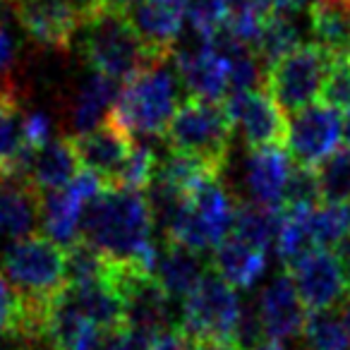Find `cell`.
I'll list each match as a JSON object with an SVG mask.
<instances>
[{
	"instance_id": "21",
	"label": "cell",
	"mask_w": 350,
	"mask_h": 350,
	"mask_svg": "<svg viewBox=\"0 0 350 350\" xmlns=\"http://www.w3.org/2000/svg\"><path fill=\"white\" fill-rule=\"evenodd\" d=\"M211 267L233 288L247 291L262 278L264 269H267V250L254 247L252 243L233 233L214 247Z\"/></svg>"
},
{
	"instance_id": "29",
	"label": "cell",
	"mask_w": 350,
	"mask_h": 350,
	"mask_svg": "<svg viewBox=\"0 0 350 350\" xmlns=\"http://www.w3.org/2000/svg\"><path fill=\"white\" fill-rule=\"evenodd\" d=\"M310 233L314 247H336L350 235V202H324L310 209Z\"/></svg>"
},
{
	"instance_id": "43",
	"label": "cell",
	"mask_w": 350,
	"mask_h": 350,
	"mask_svg": "<svg viewBox=\"0 0 350 350\" xmlns=\"http://www.w3.org/2000/svg\"><path fill=\"white\" fill-rule=\"evenodd\" d=\"M195 350H245L233 340H204V343H195Z\"/></svg>"
},
{
	"instance_id": "16",
	"label": "cell",
	"mask_w": 350,
	"mask_h": 350,
	"mask_svg": "<svg viewBox=\"0 0 350 350\" xmlns=\"http://www.w3.org/2000/svg\"><path fill=\"white\" fill-rule=\"evenodd\" d=\"M291 170V156L283 146H259L250 151L245 161V185L252 202L281 209Z\"/></svg>"
},
{
	"instance_id": "6",
	"label": "cell",
	"mask_w": 350,
	"mask_h": 350,
	"mask_svg": "<svg viewBox=\"0 0 350 350\" xmlns=\"http://www.w3.org/2000/svg\"><path fill=\"white\" fill-rule=\"evenodd\" d=\"M233 122L226 113L224 101L187 96L175 108L163 139L168 149L200 154L226 165L233 142Z\"/></svg>"
},
{
	"instance_id": "11",
	"label": "cell",
	"mask_w": 350,
	"mask_h": 350,
	"mask_svg": "<svg viewBox=\"0 0 350 350\" xmlns=\"http://www.w3.org/2000/svg\"><path fill=\"white\" fill-rule=\"evenodd\" d=\"M293 283L310 312L340 305L350 291V278L334 250L314 247L288 264Z\"/></svg>"
},
{
	"instance_id": "8",
	"label": "cell",
	"mask_w": 350,
	"mask_h": 350,
	"mask_svg": "<svg viewBox=\"0 0 350 350\" xmlns=\"http://www.w3.org/2000/svg\"><path fill=\"white\" fill-rule=\"evenodd\" d=\"M331 55L324 46L300 44L293 53L278 60L264 79V89L278 101L283 111L297 113L314 103L321 94L326 72H329Z\"/></svg>"
},
{
	"instance_id": "3",
	"label": "cell",
	"mask_w": 350,
	"mask_h": 350,
	"mask_svg": "<svg viewBox=\"0 0 350 350\" xmlns=\"http://www.w3.org/2000/svg\"><path fill=\"white\" fill-rule=\"evenodd\" d=\"M0 273L27 305L51 307L68 288L65 247L39 233L12 240L10 247L0 252Z\"/></svg>"
},
{
	"instance_id": "32",
	"label": "cell",
	"mask_w": 350,
	"mask_h": 350,
	"mask_svg": "<svg viewBox=\"0 0 350 350\" xmlns=\"http://www.w3.org/2000/svg\"><path fill=\"white\" fill-rule=\"evenodd\" d=\"M305 338L312 350H350V334L331 310H317L307 317Z\"/></svg>"
},
{
	"instance_id": "47",
	"label": "cell",
	"mask_w": 350,
	"mask_h": 350,
	"mask_svg": "<svg viewBox=\"0 0 350 350\" xmlns=\"http://www.w3.org/2000/svg\"><path fill=\"white\" fill-rule=\"evenodd\" d=\"M137 3L139 0H106V5H111L113 10H120V12H130Z\"/></svg>"
},
{
	"instance_id": "14",
	"label": "cell",
	"mask_w": 350,
	"mask_h": 350,
	"mask_svg": "<svg viewBox=\"0 0 350 350\" xmlns=\"http://www.w3.org/2000/svg\"><path fill=\"white\" fill-rule=\"evenodd\" d=\"M175 70L187 94L206 101H224L230 92V63L209 41L175 51Z\"/></svg>"
},
{
	"instance_id": "41",
	"label": "cell",
	"mask_w": 350,
	"mask_h": 350,
	"mask_svg": "<svg viewBox=\"0 0 350 350\" xmlns=\"http://www.w3.org/2000/svg\"><path fill=\"white\" fill-rule=\"evenodd\" d=\"M151 350H195V340L183 326H168L151 338Z\"/></svg>"
},
{
	"instance_id": "25",
	"label": "cell",
	"mask_w": 350,
	"mask_h": 350,
	"mask_svg": "<svg viewBox=\"0 0 350 350\" xmlns=\"http://www.w3.org/2000/svg\"><path fill=\"white\" fill-rule=\"evenodd\" d=\"M310 29L329 53H350V5L343 0H310Z\"/></svg>"
},
{
	"instance_id": "31",
	"label": "cell",
	"mask_w": 350,
	"mask_h": 350,
	"mask_svg": "<svg viewBox=\"0 0 350 350\" xmlns=\"http://www.w3.org/2000/svg\"><path fill=\"white\" fill-rule=\"evenodd\" d=\"M321 202H350V146L331 151L314 165Z\"/></svg>"
},
{
	"instance_id": "20",
	"label": "cell",
	"mask_w": 350,
	"mask_h": 350,
	"mask_svg": "<svg viewBox=\"0 0 350 350\" xmlns=\"http://www.w3.org/2000/svg\"><path fill=\"white\" fill-rule=\"evenodd\" d=\"M44 192L31 183H0V235L20 240L36 233Z\"/></svg>"
},
{
	"instance_id": "44",
	"label": "cell",
	"mask_w": 350,
	"mask_h": 350,
	"mask_svg": "<svg viewBox=\"0 0 350 350\" xmlns=\"http://www.w3.org/2000/svg\"><path fill=\"white\" fill-rule=\"evenodd\" d=\"M307 0H273V10L286 12V15H295L297 10L305 8Z\"/></svg>"
},
{
	"instance_id": "19",
	"label": "cell",
	"mask_w": 350,
	"mask_h": 350,
	"mask_svg": "<svg viewBox=\"0 0 350 350\" xmlns=\"http://www.w3.org/2000/svg\"><path fill=\"white\" fill-rule=\"evenodd\" d=\"M87 204L89 202L72 185L46 192L41 197V228H44V235H49L60 247H70L75 240H79Z\"/></svg>"
},
{
	"instance_id": "22",
	"label": "cell",
	"mask_w": 350,
	"mask_h": 350,
	"mask_svg": "<svg viewBox=\"0 0 350 350\" xmlns=\"http://www.w3.org/2000/svg\"><path fill=\"white\" fill-rule=\"evenodd\" d=\"M79 170H82V163H79L72 137H53L49 144L36 151L31 185H36L41 192L60 190L72 183Z\"/></svg>"
},
{
	"instance_id": "48",
	"label": "cell",
	"mask_w": 350,
	"mask_h": 350,
	"mask_svg": "<svg viewBox=\"0 0 350 350\" xmlns=\"http://www.w3.org/2000/svg\"><path fill=\"white\" fill-rule=\"evenodd\" d=\"M252 350H286V348H283L278 340H264V343H259L257 348H252Z\"/></svg>"
},
{
	"instance_id": "37",
	"label": "cell",
	"mask_w": 350,
	"mask_h": 350,
	"mask_svg": "<svg viewBox=\"0 0 350 350\" xmlns=\"http://www.w3.org/2000/svg\"><path fill=\"white\" fill-rule=\"evenodd\" d=\"M17 113H20V94L0 92V161H5L22 139Z\"/></svg>"
},
{
	"instance_id": "1",
	"label": "cell",
	"mask_w": 350,
	"mask_h": 350,
	"mask_svg": "<svg viewBox=\"0 0 350 350\" xmlns=\"http://www.w3.org/2000/svg\"><path fill=\"white\" fill-rule=\"evenodd\" d=\"M151 228L154 214L146 192L108 185L87 204L82 238L101 250L111 262L154 273L159 247L151 240Z\"/></svg>"
},
{
	"instance_id": "13",
	"label": "cell",
	"mask_w": 350,
	"mask_h": 350,
	"mask_svg": "<svg viewBox=\"0 0 350 350\" xmlns=\"http://www.w3.org/2000/svg\"><path fill=\"white\" fill-rule=\"evenodd\" d=\"M257 317L267 340H288L305 334L307 324V305L302 302L291 273L276 276L262 291L257 302Z\"/></svg>"
},
{
	"instance_id": "52",
	"label": "cell",
	"mask_w": 350,
	"mask_h": 350,
	"mask_svg": "<svg viewBox=\"0 0 350 350\" xmlns=\"http://www.w3.org/2000/svg\"><path fill=\"white\" fill-rule=\"evenodd\" d=\"M79 5H82V10H87L89 5H92V3H96V0H77Z\"/></svg>"
},
{
	"instance_id": "23",
	"label": "cell",
	"mask_w": 350,
	"mask_h": 350,
	"mask_svg": "<svg viewBox=\"0 0 350 350\" xmlns=\"http://www.w3.org/2000/svg\"><path fill=\"white\" fill-rule=\"evenodd\" d=\"M226 165L216 163V161L206 159L200 154H190V151H178L168 149V154L159 161V173L156 178L165 180L168 185L178 187L180 192L190 195L200 185L209 180H219L224 175Z\"/></svg>"
},
{
	"instance_id": "26",
	"label": "cell",
	"mask_w": 350,
	"mask_h": 350,
	"mask_svg": "<svg viewBox=\"0 0 350 350\" xmlns=\"http://www.w3.org/2000/svg\"><path fill=\"white\" fill-rule=\"evenodd\" d=\"M283 221V206H264L257 202H243L238 200L235 206V221H233V233L240 235L243 240L252 243L254 247L269 250L276 245L278 230H281Z\"/></svg>"
},
{
	"instance_id": "50",
	"label": "cell",
	"mask_w": 350,
	"mask_h": 350,
	"mask_svg": "<svg viewBox=\"0 0 350 350\" xmlns=\"http://www.w3.org/2000/svg\"><path fill=\"white\" fill-rule=\"evenodd\" d=\"M161 3H168V5L180 8V10H185V8H187V0H161Z\"/></svg>"
},
{
	"instance_id": "2",
	"label": "cell",
	"mask_w": 350,
	"mask_h": 350,
	"mask_svg": "<svg viewBox=\"0 0 350 350\" xmlns=\"http://www.w3.org/2000/svg\"><path fill=\"white\" fill-rule=\"evenodd\" d=\"M79 39L82 55L94 72L106 75L116 82L125 84L146 70L165 65L144 46L127 12L113 10L106 5V0H96L84 10Z\"/></svg>"
},
{
	"instance_id": "28",
	"label": "cell",
	"mask_w": 350,
	"mask_h": 350,
	"mask_svg": "<svg viewBox=\"0 0 350 350\" xmlns=\"http://www.w3.org/2000/svg\"><path fill=\"white\" fill-rule=\"evenodd\" d=\"M113 262L94 247L89 240L79 238L70 247H65V276L68 286H79V283H94L111 278Z\"/></svg>"
},
{
	"instance_id": "51",
	"label": "cell",
	"mask_w": 350,
	"mask_h": 350,
	"mask_svg": "<svg viewBox=\"0 0 350 350\" xmlns=\"http://www.w3.org/2000/svg\"><path fill=\"white\" fill-rule=\"evenodd\" d=\"M15 3H17V0H0V10H3V8H8V5L15 8Z\"/></svg>"
},
{
	"instance_id": "9",
	"label": "cell",
	"mask_w": 350,
	"mask_h": 350,
	"mask_svg": "<svg viewBox=\"0 0 350 350\" xmlns=\"http://www.w3.org/2000/svg\"><path fill=\"white\" fill-rule=\"evenodd\" d=\"M224 106L250 149L288 144V122L283 108L264 87L228 94Z\"/></svg>"
},
{
	"instance_id": "40",
	"label": "cell",
	"mask_w": 350,
	"mask_h": 350,
	"mask_svg": "<svg viewBox=\"0 0 350 350\" xmlns=\"http://www.w3.org/2000/svg\"><path fill=\"white\" fill-rule=\"evenodd\" d=\"M17 60V46L10 29L0 22V92H17V84L12 79V68Z\"/></svg>"
},
{
	"instance_id": "45",
	"label": "cell",
	"mask_w": 350,
	"mask_h": 350,
	"mask_svg": "<svg viewBox=\"0 0 350 350\" xmlns=\"http://www.w3.org/2000/svg\"><path fill=\"white\" fill-rule=\"evenodd\" d=\"M334 252L338 254L340 264H343L345 273H348V278H350V235H348V238H343L338 245H336V247H334Z\"/></svg>"
},
{
	"instance_id": "17",
	"label": "cell",
	"mask_w": 350,
	"mask_h": 350,
	"mask_svg": "<svg viewBox=\"0 0 350 350\" xmlns=\"http://www.w3.org/2000/svg\"><path fill=\"white\" fill-rule=\"evenodd\" d=\"M72 139L82 168L98 173L106 183L120 168V163L127 159L132 149V137L122 127H118L111 118H106L94 130L79 132Z\"/></svg>"
},
{
	"instance_id": "4",
	"label": "cell",
	"mask_w": 350,
	"mask_h": 350,
	"mask_svg": "<svg viewBox=\"0 0 350 350\" xmlns=\"http://www.w3.org/2000/svg\"><path fill=\"white\" fill-rule=\"evenodd\" d=\"M175 98V82L161 65L122 84L108 118L130 137H163L178 108Z\"/></svg>"
},
{
	"instance_id": "10",
	"label": "cell",
	"mask_w": 350,
	"mask_h": 350,
	"mask_svg": "<svg viewBox=\"0 0 350 350\" xmlns=\"http://www.w3.org/2000/svg\"><path fill=\"white\" fill-rule=\"evenodd\" d=\"M12 10L27 39L49 51H68L84 22L77 0H17Z\"/></svg>"
},
{
	"instance_id": "7",
	"label": "cell",
	"mask_w": 350,
	"mask_h": 350,
	"mask_svg": "<svg viewBox=\"0 0 350 350\" xmlns=\"http://www.w3.org/2000/svg\"><path fill=\"white\" fill-rule=\"evenodd\" d=\"M243 307L235 288L219 271H206L200 286L183 300V329L195 343L238 338Z\"/></svg>"
},
{
	"instance_id": "42",
	"label": "cell",
	"mask_w": 350,
	"mask_h": 350,
	"mask_svg": "<svg viewBox=\"0 0 350 350\" xmlns=\"http://www.w3.org/2000/svg\"><path fill=\"white\" fill-rule=\"evenodd\" d=\"M233 10H247L257 12V15H271L273 12V0H228Z\"/></svg>"
},
{
	"instance_id": "27",
	"label": "cell",
	"mask_w": 350,
	"mask_h": 350,
	"mask_svg": "<svg viewBox=\"0 0 350 350\" xmlns=\"http://www.w3.org/2000/svg\"><path fill=\"white\" fill-rule=\"evenodd\" d=\"M297 46H300V29L295 22L286 12H271L264 22L259 41L254 44V53H257L264 72H269L278 60L293 53Z\"/></svg>"
},
{
	"instance_id": "5",
	"label": "cell",
	"mask_w": 350,
	"mask_h": 350,
	"mask_svg": "<svg viewBox=\"0 0 350 350\" xmlns=\"http://www.w3.org/2000/svg\"><path fill=\"white\" fill-rule=\"evenodd\" d=\"M235 206L238 200L221 185V178L204 183L187 195V204L165 228L163 240L204 254L228 238V230H233Z\"/></svg>"
},
{
	"instance_id": "49",
	"label": "cell",
	"mask_w": 350,
	"mask_h": 350,
	"mask_svg": "<svg viewBox=\"0 0 350 350\" xmlns=\"http://www.w3.org/2000/svg\"><path fill=\"white\" fill-rule=\"evenodd\" d=\"M343 137L350 146V108H345V118H343Z\"/></svg>"
},
{
	"instance_id": "12",
	"label": "cell",
	"mask_w": 350,
	"mask_h": 350,
	"mask_svg": "<svg viewBox=\"0 0 350 350\" xmlns=\"http://www.w3.org/2000/svg\"><path fill=\"white\" fill-rule=\"evenodd\" d=\"M343 122L338 118V108L326 103H310L302 111L293 113L288 125V146L295 163L314 168L331 151L338 149Z\"/></svg>"
},
{
	"instance_id": "33",
	"label": "cell",
	"mask_w": 350,
	"mask_h": 350,
	"mask_svg": "<svg viewBox=\"0 0 350 350\" xmlns=\"http://www.w3.org/2000/svg\"><path fill=\"white\" fill-rule=\"evenodd\" d=\"M185 15L200 39L209 41L230 15L228 0H187Z\"/></svg>"
},
{
	"instance_id": "38",
	"label": "cell",
	"mask_w": 350,
	"mask_h": 350,
	"mask_svg": "<svg viewBox=\"0 0 350 350\" xmlns=\"http://www.w3.org/2000/svg\"><path fill=\"white\" fill-rule=\"evenodd\" d=\"M20 135L27 144L36 146V149L49 144V142L53 139V137H51L53 135V122H51L49 113H44V111L25 113L20 120Z\"/></svg>"
},
{
	"instance_id": "18",
	"label": "cell",
	"mask_w": 350,
	"mask_h": 350,
	"mask_svg": "<svg viewBox=\"0 0 350 350\" xmlns=\"http://www.w3.org/2000/svg\"><path fill=\"white\" fill-rule=\"evenodd\" d=\"M163 243L165 245L159 252L154 276L170 300H185L206 276L209 264L202 257V252H195L185 245L168 243V240Z\"/></svg>"
},
{
	"instance_id": "15",
	"label": "cell",
	"mask_w": 350,
	"mask_h": 350,
	"mask_svg": "<svg viewBox=\"0 0 350 350\" xmlns=\"http://www.w3.org/2000/svg\"><path fill=\"white\" fill-rule=\"evenodd\" d=\"M127 17H130L139 39L144 41V46L161 63L173 58L178 51L183 22H185V10L161 3V0H139L127 12Z\"/></svg>"
},
{
	"instance_id": "24",
	"label": "cell",
	"mask_w": 350,
	"mask_h": 350,
	"mask_svg": "<svg viewBox=\"0 0 350 350\" xmlns=\"http://www.w3.org/2000/svg\"><path fill=\"white\" fill-rule=\"evenodd\" d=\"M118 94H120V82L101 72H94L82 84V89L72 101V125L77 135L94 130L96 125H101V120H106Z\"/></svg>"
},
{
	"instance_id": "35",
	"label": "cell",
	"mask_w": 350,
	"mask_h": 350,
	"mask_svg": "<svg viewBox=\"0 0 350 350\" xmlns=\"http://www.w3.org/2000/svg\"><path fill=\"white\" fill-rule=\"evenodd\" d=\"M321 101L334 108H350V53L331 55L329 72L321 87Z\"/></svg>"
},
{
	"instance_id": "36",
	"label": "cell",
	"mask_w": 350,
	"mask_h": 350,
	"mask_svg": "<svg viewBox=\"0 0 350 350\" xmlns=\"http://www.w3.org/2000/svg\"><path fill=\"white\" fill-rule=\"evenodd\" d=\"M25 321V300L0 273V338H20Z\"/></svg>"
},
{
	"instance_id": "34",
	"label": "cell",
	"mask_w": 350,
	"mask_h": 350,
	"mask_svg": "<svg viewBox=\"0 0 350 350\" xmlns=\"http://www.w3.org/2000/svg\"><path fill=\"white\" fill-rule=\"evenodd\" d=\"M319 202H321V190H319L317 170L310 168V165L295 163V168L291 170V178L286 183L283 206H291V209H312Z\"/></svg>"
},
{
	"instance_id": "39",
	"label": "cell",
	"mask_w": 350,
	"mask_h": 350,
	"mask_svg": "<svg viewBox=\"0 0 350 350\" xmlns=\"http://www.w3.org/2000/svg\"><path fill=\"white\" fill-rule=\"evenodd\" d=\"M103 350H151V336L122 324L103 334Z\"/></svg>"
},
{
	"instance_id": "46",
	"label": "cell",
	"mask_w": 350,
	"mask_h": 350,
	"mask_svg": "<svg viewBox=\"0 0 350 350\" xmlns=\"http://www.w3.org/2000/svg\"><path fill=\"white\" fill-rule=\"evenodd\" d=\"M338 317H340V321H343V326H345V331L350 334V291H348V295L340 300V305H338Z\"/></svg>"
},
{
	"instance_id": "30",
	"label": "cell",
	"mask_w": 350,
	"mask_h": 350,
	"mask_svg": "<svg viewBox=\"0 0 350 350\" xmlns=\"http://www.w3.org/2000/svg\"><path fill=\"white\" fill-rule=\"evenodd\" d=\"M156 173H159V156H156V151L149 144H137L130 149V154L120 163V168L113 173L108 185L144 192L154 183Z\"/></svg>"
}]
</instances>
